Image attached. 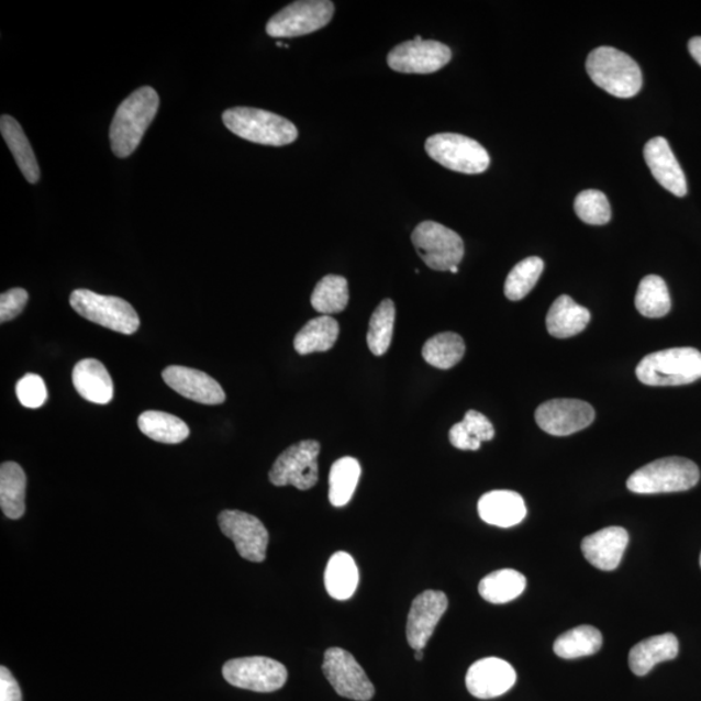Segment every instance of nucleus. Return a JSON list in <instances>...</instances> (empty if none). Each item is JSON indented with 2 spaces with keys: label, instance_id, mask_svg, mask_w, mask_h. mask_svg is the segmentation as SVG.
Wrapping results in <instances>:
<instances>
[{
  "label": "nucleus",
  "instance_id": "f257e3e1",
  "mask_svg": "<svg viewBox=\"0 0 701 701\" xmlns=\"http://www.w3.org/2000/svg\"><path fill=\"white\" fill-rule=\"evenodd\" d=\"M159 96L145 86L135 90L120 104L114 114L110 129L111 147L114 155L124 159L131 156L140 146L149 125H152L157 110Z\"/></svg>",
  "mask_w": 701,
  "mask_h": 701
},
{
  "label": "nucleus",
  "instance_id": "0eeeda50",
  "mask_svg": "<svg viewBox=\"0 0 701 701\" xmlns=\"http://www.w3.org/2000/svg\"><path fill=\"white\" fill-rule=\"evenodd\" d=\"M425 149L434 162L457 174L479 175L490 167V156L481 143L461 134L432 135Z\"/></svg>",
  "mask_w": 701,
  "mask_h": 701
},
{
  "label": "nucleus",
  "instance_id": "f3484780",
  "mask_svg": "<svg viewBox=\"0 0 701 701\" xmlns=\"http://www.w3.org/2000/svg\"><path fill=\"white\" fill-rule=\"evenodd\" d=\"M163 379L171 390L200 404L219 405L226 396L221 385L202 370L170 365L163 370Z\"/></svg>",
  "mask_w": 701,
  "mask_h": 701
},
{
  "label": "nucleus",
  "instance_id": "6ab92c4d",
  "mask_svg": "<svg viewBox=\"0 0 701 701\" xmlns=\"http://www.w3.org/2000/svg\"><path fill=\"white\" fill-rule=\"evenodd\" d=\"M643 154L650 174L664 189L679 198L688 194L686 176L667 140L656 137L648 141Z\"/></svg>",
  "mask_w": 701,
  "mask_h": 701
},
{
  "label": "nucleus",
  "instance_id": "4468645a",
  "mask_svg": "<svg viewBox=\"0 0 701 701\" xmlns=\"http://www.w3.org/2000/svg\"><path fill=\"white\" fill-rule=\"evenodd\" d=\"M453 59L448 46L436 41H408L391 49L388 64L392 70L408 75H431Z\"/></svg>",
  "mask_w": 701,
  "mask_h": 701
},
{
  "label": "nucleus",
  "instance_id": "de8ad7c7",
  "mask_svg": "<svg viewBox=\"0 0 701 701\" xmlns=\"http://www.w3.org/2000/svg\"><path fill=\"white\" fill-rule=\"evenodd\" d=\"M700 567H701V555H700Z\"/></svg>",
  "mask_w": 701,
  "mask_h": 701
},
{
  "label": "nucleus",
  "instance_id": "cd10ccee",
  "mask_svg": "<svg viewBox=\"0 0 701 701\" xmlns=\"http://www.w3.org/2000/svg\"><path fill=\"white\" fill-rule=\"evenodd\" d=\"M359 585V569L354 557L347 553H337L331 557L325 570V588L333 599L353 598Z\"/></svg>",
  "mask_w": 701,
  "mask_h": 701
},
{
  "label": "nucleus",
  "instance_id": "dca6fc26",
  "mask_svg": "<svg viewBox=\"0 0 701 701\" xmlns=\"http://www.w3.org/2000/svg\"><path fill=\"white\" fill-rule=\"evenodd\" d=\"M447 608L448 599L442 591L427 590L413 600L407 621V641L411 648L426 647Z\"/></svg>",
  "mask_w": 701,
  "mask_h": 701
},
{
  "label": "nucleus",
  "instance_id": "f704fd0d",
  "mask_svg": "<svg viewBox=\"0 0 701 701\" xmlns=\"http://www.w3.org/2000/svg\"><path fill=\"white\" fill-rule=\"evenodd\" d=\"M465 355V343L459 334L441 333L429 340L422 347V357L432 367L442 370L454 368Z\"/></svg>",
  "mask_w": 701,
  "mask_h": 701
},
{
  "label": "nucleus",
  "instance_id": "c03bdc74",
  "mask_svg": "<svg viewBox=\"0 0 701 701\" xmlns=\"http://www.w3.org/2000/svg\"><path fill=\"white\" fill-rule=\"evenodd\" d=\"M689 52L699 66L701 67V37H693L689 42Z\"/></svg>",
  "mask_w": 701,
  "mask_h": 701
},
{
  "label": "nucleus",
  "instance_id": "423d86ee",
  "mask_svg": "<svg viewBox=\"0 0 701 701\" xmlns=\"http://www.w3.org/2000/svg\"><path fill=\"white\" fill-rule=\"evenodd\" d=\"M69 303L80 316L110 331L131 335L140 329L138 313L131 303L119 297L78 289L71 292Z\"/></svg>",
  "mask_w": 701,
  "mask_h": 701
},
{
  "label": "nucleus",
  "instance_id": "72a5a7b5",
  "mask_svg": "<svg viewBox=\"0 0 701 701\" xmlns=\"http://www.w3.org/2000/svg\"><path fill=\"white\" fill-rule=\"evenodd\" d=\"M349 300L348 282L345 277L329 275L314 288L311 297L313 310L321 316L341 313Z\"/></svg>",
  "mask_w": 701,
  "mask_h": 701
},
{
  "label": "nucleus",
  "instance_id": "9d476101",
  "mask_svg": "<svg viewBox=\"0 0 701 701\" xmlns=\"http://www.w3.org/2000/svg\"><path fill=\"white\" fill-rule=\"evenodd\" d=\"M334 3L329 0H304L285 7L268 21L267 33L274 38H294L320 31L331 23Z\"/></svg>",
  "mask_w": 701,
  "mask_h": 701
},
{
  "label": "nucleus",
  "instance_id": "37998d69",
  "mask_svg": "<svg viewBox=\"0 0 701 701\" xmlns=\"http://www.w3.org/2000/svg\"><path fill=\"white\" fill-rule=\"evenodd\" d=\"M449 442H450V445H453L457 449L477 450L481 448V445H479V443L471 439L468 433L465 432V429L461 422H457L456 425L450 427Z\"/></svg>",
  "mask_w": 701,
  "mask_h": 701
},
{
  "label": "nucleus",
  "instance_id": "7c9ffc66",
  "mask_svg": "<svg viewBox=\"0 0 701 701\" xmlns=\"http://www.w3.org/2000/svg\"><path fill=\"white\" fill-rule=\"evenodd\" d=\"M602 646V633L597 627L582 625L560 635L555 642L554 650L561 659L574 660L596 655Z\"/></svg>",
  "mask_w": 701,
  "mask_h": 701
},
{
  "label": "nucleus",
  "instance_id": "b1692460",
  "mask_svg": "<svg viewBox=\"0 0 701 701\" xmlns=\"http://www.w3.org/2000/svg\"><path fill=\"white\" fill-rule=\"evenodd\" d=\"M591 313L568 296L557 298L547 313V331L553 337L565 340L582 333L589 325Z\"/></svg>",
  "mask_w": 701,
  "mask_h": 701
},
{
  "label": "nucleus",
  "instance_id": "f03ea898",
  "mask_svg": "<svg viewBox=\"0 0 701 701\" xmlns=\"http://www.w3.org/2000/svg\"><path fill=\"white\" fill-rule=\"evenodd\" d=\"M586 69L600 89L622 99L633 98L642 89V70L633 57L613 47H598L586 62Z\"/></svg>",
  "mask_w": 701,
  "mask_h": 701
},
{
  "label": "nucleus",
  "instance_id": "c756f323",
  "mask_svg": "<svg viewBox=\"0 0 701 701\" xmlns=\"http://www.w3.org/2000/svg\"><path fill=\"white\" fill-rule=\"evenodd\" d=\"M526 589V578L514 569L492 571L479 582L478 591L486 602L505 604L518 599Z\"/></svg>",
  "mask_w": 701,
  "mask_h": 701
},
{
  "label": "nucleus",
  "instance_id": "a18cd8bd",
  "mask_svg": "<svg viewBox=\"0 0 701 701\" xmlns=\"http://www.w3.org/2000/svg\"><path fill=\"white\" fill-rule=\"evenodd\" d=\"M414 657H416L418 661H421L422 659H424V649L416 650V654H414Z\"/></svg>",
  "mask_w": 701,
  "mask_h": 701
},
{
  "label": "nucleus",
  "instance_id": "9b49d317",
  "mask_svg": "<svg viewBox=\"0 0 701 701\" xmlns=\"http://www.w3.org/2000/svg\"><path fill=\"white\" fill-rule=\"evenodd\" d=\"M223 676L234 688L275 692L288 681V669L266 656L241 657L224 664Z\"/></svg>",
  "mask_w": 701,
  "mask_h": 701
},
{
  "label": "nucleus",
  "instance_id": "412c9836",
  "mask_svg": "<svg viewBox=\"0 0 701 701\" xmlns=\"http://www.w3.org/2000/svg\"><path fill=\"white\" fill-rule=\"evenodd\" d=\"M478 513L486 524L498 527H512L526 518V504L520 493L510 490H497L485 493L478 502Z\"/></svg>",
  "mask_w": 701,
  "mask_h": 701
},
{
  "label": "nucleus",
  "instance_id": "e433bc0d",
  "mask_svg": "<svg viewBox=\"0 0 701 701\" xmlns=\"http://www.w3.org/2000/svg\"><path fill=\"white\" fill-rule=\"evenodd\" d=\"M545 269V263L538 256H531L516 264L508 275L504 294L512 302L524 299L534 289Z\"/></svg>",
  "mask_w": 701,
  "mask_h": 701
},
{
  "label": "nucleus",
  "instance_id": "f8f14e48",
  "mask_svg": "<svg viewBox=\"0 0 701 701\" xmlns=\"http://www.w3.org/2000/svg\"><path fill=\"white\" fill-rule=\"evenodd\" d=\"M323 671L340 697L369 701L375 697V686L355 657L342 648H329L324 656Z\"/></svg>",
  "mask_w": 701,
  "mask_h": 701
},
{
  "label": "nucleus",
  "instance_id": "5701e85b",
  "mask_svg": "<svg viewBox=\"0 0 701 701\" xmlns=\"http://www.w3.org/2000/svg\"><path fill=\"white\" fill-rule=\"evenodd\" d=\"M679 643L675 634L650 636L634 646L628 655V665L635 676L649 674L657 664L675 660L678 656Z\"/></svg>",
  "mask_w": 701,
  "mask_h": 701
},
{
  "label": "nucleus",
  "instance_id": "1a4fd4ad",
  "mask_svg": "<svg viewBox=\"0 0 701 701\" xmlns=\"http://www.w3.org/2000/svg\"><path fill=\"white\" fill-rule=\"evenodd\" d=\"M320 449L318 441H302L285 449L269 471V481L277 488L291 485L311 490L319 481Z\"/></svg>",
  "mask_w": 701,
  "mask_h": 701
},
{
  "label": "nucleus",
  "instance_id": "4c0bfd02",
  "mask_svg": "<svg viewBox=\"0 0 701 701\" xmlns=\"http://www.w3.org/2000/svg\"><path fill=\"white\" fill-rule=\"evenodd\" d=\"M577 216L589 225H605L612 219L610 200L599 190L579 192L575 202Z\"/></svg>",
  "mask_w": 701,
  "mask_h": 701
},
{
  "label": "nucleus",
  "instance_id": "39448f33",
  "mask_svg": "<svg viewBox=\"0 0 701 701\" xmlns=\"http://www.w3.org/2000/svg\"><path fill=\"white\" fill-rule=\"evenodd\" d=\"M700 479L698 465L685 457H665L645 465L627 479L634 493L681 492L696 488Z\"/></svg>",
  "mask_w": 701,
  "mask_h": 701
},
{
  "label": "nucleus",
  "instance_id": "bb28decb",
  "mask_svg": "<svg viewBox=\"0 0 701 701\" xmlns=\"http://www.w3.org/2000/svg\"><path fill=\"white\" fill-rule=\"evenodd\" d=\"M340 337V324L332 316H319L307 323L294 340L299 355L326 353Z\"/></svg>",
  "mask_w": 701,
  "mask_h": 701
},
{
  "label": "nucleus",
  "instance_id": "2eb2a0df",
  "mask_svg": "<svg viewBox=\"0 0 701 701\" xmlns=\"http://www.w3.org/2000/svg\"><path fill=\"white\" fill-rule=\"evenodd\" d=\"M536 424L555 436H567L583 431L596 420V411L583 400L554 399L536 408Z\"/></svg>",
  "mask_w": 701,
  "mask_h": 701
},
{
  "label": "nucleus",
  "instance_id": "49530a36",
  "mask_svg": "<svg viewBox=\"0 0 701 701\" xmlns=\"http://www.w3.org/2000/svg\"><path fill=\"white\" fill-rule=\"evenodd\" d=\"M450 274H457V271H459V268L457 267H453L449 269Z\"/></svg>",
  "mask_w": 701,
  "mask_h": 701
},
{
  "label": "nucleus",
  "instance_id": "c9c22d12",
  "mask_svg": "<svg viewBox=\"0 0 701 701\" xmlns=\"http://www.w3.org/2000/svg\"><path fill=\"white\" fill-rule=\"evenodd\" d=\"M396 316V304H393L391 299H385L371 314L367 335L371 354L382 356L388 353L391 346Z\"/></svg>",
  "mask_w": 701,
  "mask_h": 701
},
{
  "label": "nucleus",
  "instance_id": "a878e982",
  "mask_svg": "<svg viewBox=\"0 0 701 701\" xmlns=\"http://www.w3.org/2000/svg\"><path fill=\"white\" fill-rule=\"evenodd\" d=\"M0 133H2L7 146L11 149L14 160H16L20 170L23 171L26 181L37 183L41 175L38 163L23 127L9 114H3L2 120H0Z\"/></svg>",
  "mask_w": 701,
  "mask_h": 701
},
{
  "label": "nucleus",
  "instance_id": "4be33fe9",
  "mask_svg": "<svg viewBox=\"0 0 701 701\" xmlns=\"http://www.w3.org/2000/svg\"><path fill=\"white\" fill-rule=\"evenodd\" d=\"M75 389L88 402L109 404L113 398V382L104 365L97 359H84L71 371Z\"/></svg>",
  "mask_w": 701,
  "mask_h": 701
},
{
  "label": "nucleus",
  "instance_id": "aec40b11",
  "mask_svg": "<svg viewBox=\"0 0 701 701\" xmlns=\"http://www.w3.org/2000/svg\"><path fill=\"white\" fill-rule=\"evenodd\" d=\"M627 545L628 534L625 528L611 526L586 536L582 553L592 567L611 571L619 568Z\"/></svg>",
  "mask_w": 701,
  "mask_h": 701
},
{
  "label": "nucleus",
  "instance_id": "393cba45",
  "mask_svg": "<svg viewBox=\"0 0 701 701\" xmlns=\"http://www.w3.org/2000/svg\"><path fill=\"white\" fill-rule=\"evenodd\" d=\"M26 475L19 464L7 461L0 467V507L5 518L19 520L25 514Z\"/></svg>",
  "mask_w": 701,
  "mask_h": 701
},
{
  "label": "nucleus",
  "instance_id": "ddd939ff",
  "mask_svg": "<svg viewBox=\"0 0 701 701\" xmlns=\"http://www.w3.org/2000/svg\"><path fill=\"white\" fill-rule=\"evenodd\" d=\"M221 532L232 539L243 559L263 563L267 557L269 534L263 522L242 511L227 510L219 514Z\"/></svg>",
  "mask_w": 701,
  "mask_h": 701
},
{
  "label": "nucleus",
  "instance_id": "ea45409f",
  "mask_svg": "<svg viewBox=\"0 0 701 701\" xmlns=\"http://www.w3.org/2000/svg\"><path fill=\"white\" fill-rule=\"evenodd\" d=\"M461 424L470 438L479 443V445H482V442L491 441L496 436V429H493L490 420L477 411H468Z\"/></svg>",
  "mask_w": 701,
  "mask_h": 701
},
{
  "label": "nucleus",
  "instance_id": "6e6552de",
  "mask_svg": "<svg viewBox=\"0 0 701 701\" xmlns=\"http://www.w3.org/2000/svg\"><path fill=\"white\" fill-rule=\"evenodd\" d=\"M412 243L422 262L438 271L459 266L465 253L460 235L434 221L419 224L412 233Z\"/></svg>",
  "mask_w": 701,
  "mask_h": 701
},
{
  "label": "nucleus",
  "instance_id": "20e7f679",
  "mask_svg": "<svg viewBox=\"0 0 701 701\" xmlns=\"http://www.w3.org/2000/svg\"><path fill=\"white\" fill-rule=\"evenodd\" d=\"M636 377L647 386H682L701 378V353L692 347L657 350L643 357Z\"/></svg>",
  "mask_w": 701,
  "mask_h": 701
},
{
  "label": "nucleus",
  "instance_id": "7ed1b4c3",
  "mask_svg": "<svg viewBox=\"0 0 701 701\" xmlns=\"http://www.w3.org/2000/svg\"><path fill=\"white\" fill-rule=\"evenodd\" d=\"M225 126L238 137L259 145L286 146L297 141L298 129L274 112L249 107H235L223 114Z\"/></svg>",
  "mask_w": 701,
  "mask_h": 701
},
{
  "label": "nucleus",
  "instance_id": "79ce46f5",
  "mask_svg": "<svg viewBox=\"0 0 701 701\" xmlns=\"http://www.w3.org/2000/svg\"><path fill=\"white\" fill-rule=\"evenodd\" d=\"M0 701H23L16 679L5 667L0 668Z\"/></svg>",
  "mask_w": 701,
  "mask_h": 701
},
{
  "label": "nucleus",
  "instance_id": "a19ab883",
  "mask_svg": "<svg viewBox=\"0 0 701 701\" xmlns=\"http://www.w3.org/2000/svg\"><path fill=\"white\" fill-rule=\"evenodd\" d=\"M29 294L24 289H11L0 297V323H9L24 311Z\"/></svg>",
  "mask_w": 701,
  "mask_h": 701
},
{
  "label": "nucleus",
  "instance_id": "2f4dec72",
  "mask_svg": "<svg viewBox=\"0 0 701 701\" xmlns=\"http://www.w3.org/2000/svg\"><path fill=\"white\" fill-rule=\"evenodd\" d=\"M361 476L360 463L355 457L335 461L329 475V500L334 507H345L353 499Z\"/></svg>",
  "mask_w": 701,
  "mask_h": 701
},
{
  "label": "nucleus",
  "instance_id": "58836bf2",
  "mask_svg": "<svg viewBox=\"0 0 701 701\" xmlns=\"http://www.w3.org/2000/svg\"><path fill=\"white\" fill-rule=\"evenodd\" d=\"M19 402L31 410L46 403L47 389L45 381L38 375L29 374L20 379L16 385Z\"/></svg>",
  "mask_w": 701,
  "mask_h": 701
},
{
  "label": "nucleus",
  "instance_id": "a211bd4d",
  "mask_svg": "<svg viewBox=\"0 0 701 701\" xmlns=\"http://www.w3.org/2000/svg\"><path fill=\"white\" fill-rule=\"evenodd\" d=\"M516 681V670L510 663L498 657L476 661L465 678L468 691L478 699L502 697L513 688Z\"/></svg>",
  "mask_w": 701,
  "mask_h": 701
},
{
  "label": "nucleus",
  "instance_id": "473e14b6",
  "mask_svg": "<svg viewBox=\"0 0 701 701\" xmlns=\"http://www.w3.org/2000/svg\"><path fill=\"white\" fill-rule=\"evenodd\" d=\"M635 307L642 316L648 319L667 316L671 309L667 282L656 275L643 278L638 291H636Z\"/></svg>",
  "mask_w": 701,
  "mask_h": 701
},
{
  "label": "nucleus",
  "instance_id": "c85d7f7f",
  "mask_svg": "<svg viewBox=\"0 0 701 701\" xmlns=\"http://www.w3.org/2000/svg\"><path fill=\"white\" fill-rule=\"evenodd\" d=\"M138 427L149 439L166 445H178L190 435L189 426L181 419L160 411L143 412L138 419Z\"/></svg>",
  "mask_w": 701,
  "mask_h": 701
}]
</instances>
